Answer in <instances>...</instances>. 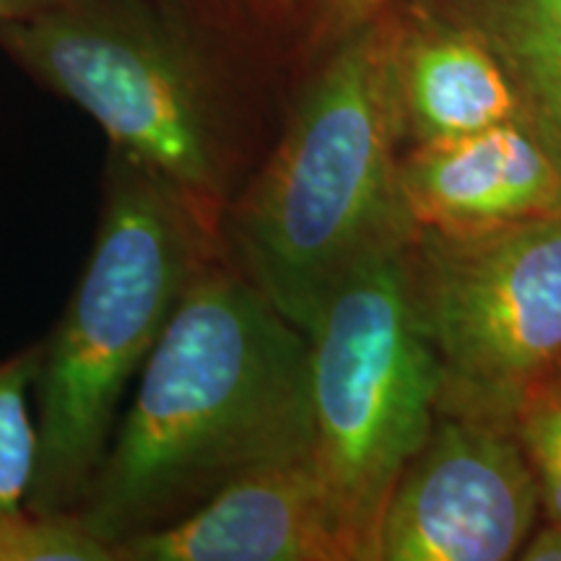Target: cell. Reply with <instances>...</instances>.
Wrapping results in <instances>:
<instances>
[{
    "label": "cell",
    "instance_id": "cell-8",
    "mask_svg": "<svg viewBox=\"0 0 561 561\" xmlns=\"http://www.w3.org/2000/svg\"><path fill=\"white\" fill-rule=\"evenodd\" d=\"M115 561H356L312 458L265 466L182 520L115 546Z\"/></svg>",
    "mask_w": 561,
    "mask_h": 561
},
{
    "label": "cell",
    "instance_id": "cell-9",
    "mask_svg": "<svg viewBox=\"0 0 561 561\" xmlns=\"http://www.w3.org/2000/svg\"><path fill=\"white\" fill-rule=\"evenodd\" d=\"M398 180L416 229L466 234L561 214V174L520 121L405 149Z\"/></svg>",
    "mask_w": 561,
    "mask_h": 561
},
{
    "label": "cell",
    "instance_id": "cell-17",
    "mask_svg": "<svg viewBox=\"0 0 561 561\" xmlns=\"http://www.w3.org/2000/svg\"><path fill=\"white\" fill-rule=\"evenodd\" d=\"M517 559L523 561H561V525L541 520L523 543Z\"/></svg>",
    "mask_w": 561,
    "mask_h": 561
},
{
    "label": "cell",
    "instance_id": "cell-18",
    "mask_svg": "<svg viewBox=\"0 0 561 561\" xmlns=\"http://www.w3.org/2000/svg\"><path fill=\"white\" fill-rule=\"evenodd\" d=\"M53 3H58V0H0V21L32 16V13L45 11Z\"/></svg>",
    "mask_w": 561,
    "mask_h": 561
},
{
    "label": "cell",
    "instance_id": "cell-15",
    "mask_svg": "<svg viewBox=\"0 0 561 561\" xmlns=\"http://www.w3.org/2000/svg\"><path fill=\"white\" fill-rule=\"evenodd\" d=\"M392 3L396 0H299L286 47L305 68Z\"/></svg>",
    "mask_w": 561,
    "mask_h": 561
},
{
    "label": "cell",
    "instance_id": "cell-13",
    "mask_svg": "<svg viewBox=\"0 0 561 561\" xmlns=\"http://www.w3.org/2000/svg\"><path fill=\"white\" fill-rule=\"evenodd\" d=\"M0 561H115L76 512H34L0 517Z\"/></svg>",
    "mask_w": 561,
    "mask_h": 561
},
{
    "label": "cell",
    "instance_id": "cell-10",
    "mask_svg": "<svg viewBox=\"0 0 561 561\" xmlns=\"http://www.w3.org/2000/svg\"><path fill=\"white\" fill-rule=\"evenodd\" d=\"M396 19L392 79L401 151L517 121L507 73L471 30L419 0H396Z\"/></svg>",
    "mask_w": 561,
    "mask_h": 561
},
{
    "label": "cell",
    "instance_id": "cell-16",
    "mask_svg": "<svg viewBox=\"0 0 561 561\" xmlns=\"http://www.w3.org/2000/svg\"><path fill=\"white\" fill-rule=\"evenodd\" d=\"M216 24L248 42L250 47L289 45L299 0H193Z\"/></svg>",
    "mask_w": 561,
    "mask_h": 561
},
{
    "label": "cell",
    "instance_id": "cell-6",
    "mask_svg": "<svg viewBox=\"0 0 561 561\" xmlns=\"http://www.w3.org/2000/svg\"><path fill=\"white\" fill-rule=\"evenodd\" d=\"M403 276L437 411L512 430L523 398L561 369V214L466 234L416 229Z\"/></svg>",
    "mask_w": 561,
    "mask_h": 561
},
{
    "label": "cell",
    "instance_id": "cell-3",
    "mask_svg": "<svg viewBox=\"0 0 561 561\" xmlns=\"http://www.w3.org/2000/svg\"><path fill=\"white\" fill-rule=\"evenodd\" d=\"M0 50L219 229L244 182L255 47L193 0H58L0 21Z\"/></svg>",
    "mask_w": 561,
    "mask_h": 561
},
{
    "label": "cell",
    "instance_id": "cell-1",
    "mask_svg": "<svg viewBox=\"0 0 561 561\" xmlns=\"http://www.w3.org/2000/svg\"><path fill=\"white\" fill-rule=\"evenodd\" d=\"M310 453V339L221 248L174 307L73 512L115 551Z\"/></svg>",
    "mask_w": 561,
    "mask_h": 561
},
{
    "label": "cell",
    "instance_id": "cell-14",
    "mask_svg": "<svg viewBox=\"0 0 561 561\" xmlns=\"http://www.w3.org/2000/svg\"><path fill=\"white\" fill-rule=\"evenodd\" d=\"M512 432L536 479L541 520L561 525V369L523 398Z\"/></svg>",
    "mask_w": 561,
    "mask_h": 561
},
{
    "label": "cell",
    "instance_id": "cell-2",
    "mask_svg": "<svg viewBox=\"0 0 561 561\" xmlns=\"http://www.w3.org/2000/svg\"><path fill=\"white\" fill-rule=\"evenodd\" d=\"M396 3L305 66L276 149L224 208V255L305 335L333 291L416 231L396 115Z\"/></svg>",
    "mask_w": 561,
    "mask_h": 561
},
{
    "label": "cell",
    "instance_id": "cell-4",
    "mask_svg": "<svg viewBox=\"0 0 561 561\" xmlns=\"http://www.w3.org/2000/svg\"><path fill=\"white\" fill-rule=\"evenodd\" d=\"M221 252L214 224L144 161L107 151L89 261L58 325L39 341L34 380V512H73L107 453L121 403L174 307Z\"/></svg>",
    "mask_w": 561,
    "mask_h": 561
},
{
    "label": "cell",
    "instance_id": "cell-12",
    "mask_svg": "<svg viewBox=\"0 0 561 561\" xmlns=\"http://www.w3.org/2000/svg\"><path fill=\"white\" fill-rule=\"evenodd\" d=\"M39 343L0 359V517L26 507L37 468L34 380Z\"/></svg>",
    "mask_w": 561,
    "mask_h": 561
},
{
    "label": "cell",
    "instance_id": "cell-11",
    "mask_svg": "<svg viewBox=\"0 0 561 561\" xmlns=\"http://www.w3.org/2000/svg\"><path fill=\"white\" fill-rule=\"evenodd\" d=\"M471 30L507 73L517 121L561 174V0H419Z\"/></svg>",
    "mask_w": 561,
    "mask_h": 561
},
{
    "label": "cell",
    "instance_id": "cell-5",
    "mask_svg": "<svg viewBox=\"0 0 561 561\" xmlns=\"http://www.w3.org/2000/svg\"><path fill=\"white\" fill-rule=\"evenodd\" d=\"M403 248L351 273L307 335L310 458L356 561H377L385 507L437 413V371L409 307Z\"/></svg>",
    "mask_w": 561,
    "mask_h": 561
},
{
    "label": "cell",
    "instance_id": "cell-7",
    "mask_svg": "<svg viewBox=\"0 0 561 561\" xmlns=\"http://www.w3.org/2000/svg\"><path fill=\"white\" fill-rule=\"evenodd\" d=\"M538 523L515 432L437 411L385 507L377 561H510Z\"/></svg>",
    "mask_w": 561,
    "mask_h": 561
}]
</instances>
